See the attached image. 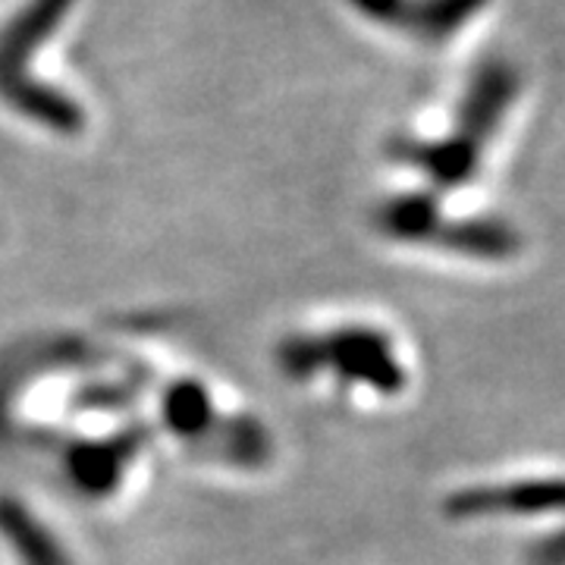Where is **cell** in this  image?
<instances>
[{
  "instance_id": "cell-1",
  "label": "cell",
  "mask_w": 565,
  "mask_h": 565,
  "mask_svg": "<svg viewBox=\"0 0 565 565\" xmlns=\"http://www.w3.org/2000/svg\"><path fill=\"white\" fill-rule=\"evenodd\" d=\"M519 92H522V76L512 63L500 57L478 63L459 102L456 132H449L440 141H399L396 145L399 158L422 167L444 189L462 185L481 170L487 145L503 126Z\"/></svg>"
},
{
  "instance_id": "cell-2",
  "label": "cell",
  "mask_w": 565,
  "mask_h": 565,
  "mask_svg": "<svg viewBox=\"0 0 565 565\" xmlns=\"http://www.w3.org/2000/svg\"><path fill=\"white\" fill-rule=\"evenodd\" d=\"M73 3L76 0H25L0 29V95L22 107L25 114L54 126H73L76 107L54 88H44L41 82L32 79L29 61L61 29Z\"/></svg>"
},
{
  "instance_id": "cell-3",
  "label": "cell",
  "mask_w": 565,
  "mask_h": 565,
  "mask_svg": "<svg viewBox=\"0 0 565 565\" xmlns=\"http://www.w3.org/2000/svg\"><path fill=\"white\" fill-rule=\"evenodd\" d=\"M359 17L422 44H446L481 17L490 0H345Z\"/></svg>"
},
{
  "instance_id": "cell-4",
  "label": "cell",
  "mask_w": 565,
  "mask_h": 565,
  "mask_svg": "<svg viewBox=\"0 0 565 565\" xmlns=\"http://www.w3.org/2000/svg\"><path fill=\"white\" fill-rule=\"evenodd\" d=\"M452 519H525L565 512V478H519L505 484L471 487L449 503Z\"/></svg>"
},
{
  "instance_id": "cell-5",
  "label": "cell",
  "mask_w": 565,
  "mask_h": 565,
  "mask_svg": "<svg viewBox=\"0 0 565 565\" xmlns=\"http://www.w3.org/2000/svg\"><path fill=\"white\" fill-rule=\"evenodd\" d=\"M531 565H565V527L531 550Z\"/></svg>"
}]
</instances>
